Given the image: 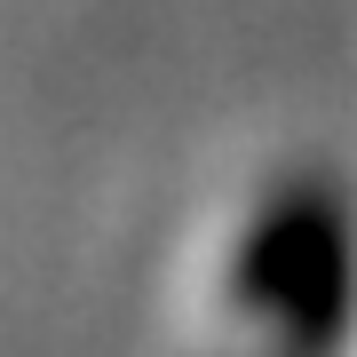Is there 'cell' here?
<instances>
[{
	"label": "cell",
	"mask_w": 357,
	"mask_h": 357,
	"mask_svg": "<svg viewBox=\"0 0 357 357\" xmlns=\"http://www.w3.org/2000/svg\"><path fill=\"white\" fill-rule=\"evenodd\" d=\"M357 310V230L333 183H278L222 255V318L262 333L255 357H342Z\"/></svg>",
	"instance_id": "6da1fadb"
}]
</instances>
